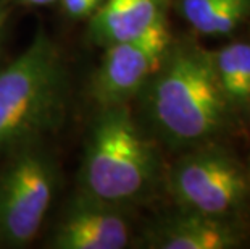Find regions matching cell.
<instances>
[{"mask_svg": "<svg viewBox=\"0 0 250 249\" xmlns=\"http://www.w3.org/2000/svg\"><path fill=\"white\" fill-rule=\"evenodd\" d=\"M100 3L102 0H58L57 2L63 17L71 21H87L100 7Z\"/></svg>", "mask_w": 250, "mask_h": 249, "instance_id": "obj_12", "label": "cell"}, {"mask_svg": "<svg viewBox=\"0 0 250 249\" xmlns=\"http://www.w3.org/2000/svg\"><path fill=\"white\" fill-rule=\"evenodd\" d=\"M247 163H249V168H250V152H249V157H247Z\"/></svg>", "mask_w": 250, "mask_h": 249, "instance_id": "obj_16", "label": "cell"}, {"mask_svg": "<svg viewBox=\"0 0 250 249\" xmlns=\"http://www.w3.org/2000/svg\"><path fill=\"white\" fill-rule=\"evenodd\" d=\"M171 10L197 38L228 39L250 24V0H171Z\"/></svg>", "mask_w": 250, "mask_h": 249, "instance_id": "obj_10", "label": "cell"}, {"mask_svg": "<svg viewBox=\"0 0 250 249\" xmlns=\"http://www.w3.org/2000/svg\"><path fill=\"white\" fill-rule=\"evenodd\" d=\"M168 162L131 104L97 109L84 139L76 189L144 212L167 201Z\"/></svg>", "mask_w": 250, "mask_h": 249, "instance_id": "obj_2", "label": "cell"}, {"mask_svg": "<svg viewBox=\"0 0 250 249\" xmlns=\"http://www.w3.org/2000/svg\"><path fill=\"white\" fill-rule=\"evenodd\" d=\"M174 205L250 222V168L234 142L216 141L171 156L165 184Z\"/></svg>", "mask_w": 250, "mask_h": 249, "instance_id": "obj_4", "label": "cell"}, {"mask_svg": "<svg viewBox=\"0 0 250 249\" xmlns=\"http://www.w3.org/2000/svg\"><path fill=\"white\" fill-rule=\"evenodd\" d=\"M17 7H28V8H39V7H50L57 5L58 0H13Z\"/></svg>", "mask_w": 250, "mask_h": 249, "instance_id": "obj_14", "label": "cell"}, {"mask_svg": "<svg viewBox=\"0 0 250 249\" xmlns=\"http://www.w3.org/2000/svg\"><path fill=\"white\" fill-rule=\"evenodd\" d=\"M141 249H250V222L211 217L168 201L142 215Z\"/></svg>", "mask_w": 250, "mask_h": 249, "instance_id": "obj_7", "label": "cell"}, {"mask_svg": "<svg viewBox=\"0 0 250 249\" xmlns=\"http://www.w3.org/2000/svg\"><path fill=\"white\" fill-rule=\"evenodd\" d=\"M142 212L95 199L74 189L47 241L54 249L134 248Z\"/></svg>", "mask_w": 250, "mask_h": 249, "instance_id": "obj_8", "label": "cell"}, {"mask_svg": "<svg viewBox=\"0 0 250 249\" xmlns=\"http://www.w3.org/2000/svg\"><path fill=\"white\" fill-rule=\"evenodd\" d=\"M174 31L169 18L139 38L104 47V55L90 75L87 96L95 109L132 104L160 67Z\"/></svg>", "mask_w": 250, "mask_h": 249, "instance_id": "obj_6", "label": "cell"}, {"mask_svg": "<svg viewBox=\"0 0 250 249\" xmlns=\"http://www.w3.org/2000/svg\"><path fill=\"white\" fill-rule=\"evenodd\" d=\"M15 7L17 5H15L13 0H0V54H2L3 42L7 38V31L13 17Z\"/></svg>", "mask_w": 250, "mask_h": 249, "instance_id": "obj_13", "label": "cell"}, {"mask_svg": "<svg viewBox=\"0 0 250 249\" xmlns=\"http://www.w3.org/2000/svg\"><path fill=\"white\" fill-rule=\"evenodd\" d=\"M171 0H102L90 17L86 39L95 47L139 38L153 26L168 20Z\"/></svg>", "mask_w": 250, "mask_h": 249, "instance_id": "obj_9", "label": "cell"}, {"mask_svg": "<svg viewBox=\"0 0 250 249\" xmlns=\"http://www.w3.org/2000/svg\"><path fill=\"white\" fill-rule=\"evenodd\" d=\"M70 94L65 52L41 28L17 58L0 68V157L60 130Z\"/></svg>", "mask_w": 250, "mask_h": 249, "instance_id": "obj_3", "label": "cell"}, {"mask_svg": "<svg viewBox=\"0 0 250 249\" xmlns=\"http://www.w3.org/2000/svg\"><path fill=\"white\" fill-rule=\"evenodd\" d=\"M60 184V163L47 139L5 156L0 168V246L26 248L36 240Z\"/></svg>", "mask_w": 250, "mask_h": 249, "instance_id": "obj_5", "label": "cell"}, {"mask_svg": "<svg viewBox=\"0 0 250 249\" xmlns=\"http://www.w3.org/2000/svg\"><path fill=\"white\" fill-rule=\"evenodd\" d=\"M247 126H249V131H250V112L247 115Z\"/></svg>", "mask_w": 250, "mask_h": 249, "instance_id": "obj_15", "label": "cell"}, {"mask_svg": "<svg viewBox=\"0 0 250 249\" xmlns=\"http://www.w3.org/2000/svg\"><path fill=\"white\" fill-rule=\"evenodd\" d=\"M218 83L232 110L247 123L250 112V24L210 49Z\"/></svg>", "mask_w": 250, "mask_h": 249, "instance_id": "obj_11", "label": "cell"}, {"mask_svg": "<svg viewBox=\"0 0 250 249\" xmlns=\"http://www.w3.org/2000/svg\"><path fill=\"white\" fill-rule=\"evenodd\" d=\"M131 105L169 157L208 142H234L247 128L221 91L210 49L190 31L174 33L160 67Z\"/></svg>", "mask_w": 250, "mask_h": 249, "instance_id": "obj_1", "label": "cell"}]
</instances>
